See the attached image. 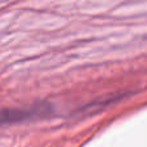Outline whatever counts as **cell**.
Returning <instances> with one entry per match:
<instances>
[{
	"instance_id": "1",
	"label": "cell",
	"mask_w": 147,
	"mask_h": 147,
	"mask_svg": "<svg viewBox=\"0 0 147 147\" xmlns=\"http://www.w3.org/2000/svg\"><path fill=\"white\" fill-rule=\"evenodd\" d=\"M40 112H41V109L39 110V107H30V110H26V109L0 110V125L30 119V117L39 115Z\"/></svg>"
}]
</instances>
